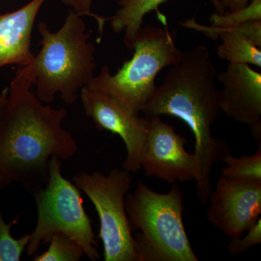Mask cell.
Segmentation results:
<instances>
[{
  "label": "cell",
  "instance_id": "cell-8",
  "mask_svg": "<svg viewBox=\"0 0 261 261\" xmlns=\"http://www.w3.org/2000/svg\"><path fill=\"white\" fill-rule=\"evenodd\" d=\"M149 120L148 134L140 161L146 176L172 185L177 181L195 180L197 159L194 152H188L185 149L186 139L160 117Z\"/></svg>",
  "mask_w": 261,
  "mask_h": 261
},
{
  "label": "cell",
  "instance_id": "cell-9",
  "mask_svg": "<svg viewBox=\"0 0 261 261\" xmlns=\"http://www.w3.org/2000/svg\"><path fill=\"white\" fill-rule=\"evenodd\" d=\"M207 203L209 222L228 238H240L260 218L261 181H236L221 176Z\"/></svg>",
  "mask_w": 261,
  "mask_h": 261
},
{
  "label": "cell",
  "instance_id": "cell-14",
  "mask_svg": "<svg viewBox=\"0 0 261 261\" xmlns=\"http://www.w3.org/2000/svg\"><path fill=\"white\" fill-rule=\"evenodd\" d=\"M252 155L240 156L234 158L231 153L226 154L222 161L226 165L223 168L221 174L223 177L236 181H261V145Z\"/></svg>",
  "mask_w": 261,
  "mask_h": 261
},
{
  "label": "cell",
  "instance_id": "cell-3",
  "mask_svg": "<svg viewBox=\"0 0 261 261\" xmlns=\"http://www.w3.org/2000/svg\"><path fill=\"white\" fill-rule=\"evenodd\" d=\"M125 208L139 261H198L183 222L184 192L173 184L159 193L139 182L127 193Z\"/></svg>",
  "mask_w": 261,
  "mask_h": 261
},
{
  "label": "cell",
  "instance_id": "cell-21",
  "mask_svg": "<svg viewBox=\"0 0 261 261\" xmlns=\"http://www.w3.org/2000/svg\"><path fill=\"white\" fill-rule=\"evenodd\" d=\"M8 92V87H6L0 93V111H1L2 106H3V102H4L5 98L7 97V94Z\"/></svg>",
  "mask_w": 261,
  "mask_h": 261
},
{
  "label": "cell",
  "instance_id": "cell-18",
  "mask_svg": "<svg viewBox=\"0 0 261 261\" xmlns=\"http://www.w3.org/2000/svg\"><path fill=\"white\" fill-rule=\"evenodd\" d=\"M246 235L238 238H231L228 242L227 249L230 253L238 255L246 252L252 247L261 243V219L259 218L257 222L252 226Z\"/></svg>",
  "mask_w": 261,
  "mask_h": 261
},
{
  "label": "cell",
  "instance_id": "cell-17",
  "mask_svg": "<svg viewBox=\"0 0 261 261\" xmlns=\"http://www.w3.org/2000/svg\"><path fill=\"white\" fill-rule=\"evenodd\" d=\"M261 20V0H251L245 8L228 13H213L210 17L211 27L229 28L249 22Z\"/></svg>",
  "mask_w": 261,
  "mask_h": 261
},
{
  "label": "cell",
  "instance_id": "cell-15",
  "mask_svg": "<svg viewBox=\"0 0 261 261\" xmlns=\"http://www.w3.org/2000/svg\"><path fill=\"white\" fill-rule=\"evenodd\" d=\"M47 251L34 257V261H80L83 249L74 240L63 233H55Z\"/></svg>",
  "mask_w": 261,
  "mask_h": 261
},
{
  "label": "cell",
  "instance_id": "cell-16",
  "mask_svg": "<svg viewBox=\"0 0 261 261\" xmlns=\"http://www.w3.org/2000/svg\"><path fill=\"white\" fill-rule=\"evenodd\" d=\"M20 216L5 223L0 209V261H20L22 254L30 240V233L15 239L10 233L12 226L18 224Z\"/></svg>",
  "mask_w": 261,
  "mask_h": 261
},
{
  "label": "cell",
  "instance_id": "cell-20",
  "mask_svg": "<svg viewBox=\"0 0 261 261\" xmlns=\"http://www.w3.org/2000/svg\"><path fill=\"white\" fill-rule=\"evenodd\" d=\"M221 3L224 10L227 8L229 12H233L245 8L250 0H221Z\"/></svg>",
  "mask_w": 261,
  "mask_h": 261
},
{
  "label": "cell",
  "instance_id": "cell-2",
  "mask_svg": "<svg viewBox=\"0 0 261 261\" xmlns=\"http://www.w3.org/2000/svg\"><path fill=\"white\" fill-rule=\"evenodd\" d=\"M41 49L32 63L20 70L35 87L41 102L51 103L56 94L68 106L76 102L81 90L94 77L95 47L83 17L68 10L61 28L51 32L45 22L38 24Z\"/></svg>",
  "mask_w": 261,
  "mask_h": 261
},
{
  "label": "cell",
  "instance_id": "cell-4",
  "mask_svg": "<svg viewBox=\"0 0 261 261\" xmlns=\"http://www.w3.org/2000/svg\"><path fill=\"white\" fill-rule=\"evenodd\" d=\"M176 36L167 25L141 29L134 42L132 59L113 75L104 65L87 87L114 98L130 112L140 114L153 94L160 72L177 63L183 56L175 43Z\"/></svg>",
  "mask_w": 261,
  "mask_h": 261
},
{
  "label": "cell",
  "instance_id": "cell-19",
  "mask_svg": "<svg viewBox=\"0 0 261 261\" xmlns=\"http://www.w3.org/2000/svg\"><path fill=\"white\" fill-rule=\"evenodd\" d=\"M61 2L80 16L90 17L97 21L98 30L99 32L98 41L100 42L103 32H104L105 25H106V21L109 20V18H104V17L95 14L92 12L91 8H92L93 0H61Z\"/></svg>",
  "mask_w": 261,
  "mask_h": 261
},
{
  "label": "cell",
  "instance_id": "cell-10",
  "mask_svg": "<svg viewBox=\"0 0 261 261\" xmlns=\"http://www.w3.org/2000/svg\"><path fill=\"white\" fill-rule=\"evenodd\" d=\"M217 81L223 86L221 111L248 126L252 137L261 142V73L250 65L228 63Z\"/></svg>",
  "mask_w": 261,
  "mask_h": 261
},
{
  "label": "cell",
  "instance_id": "cell-5",
  "mask_svg": "<svg viewBox=\"0 0 261 261\" xmlns=\"http://www.w3.org/2000/svg\"><path fill=\"white\" fill-rule=\"evenodd\" d=\"M62 163L53 158L44 188L32 192L37 208V220L27 247L29 256L40 245L49 243L55 233H63L74 240L91 260L100 258L92 220L84 207L80 189L62 174Z\"/></svg>",
  "mask_w": 261,
  "mask_h": 261
},
{
  "label": "cell",
  "instance_id": "cell-7",
  "mask_svg": "<svg viewBox=\"0 0 261 261\" xmlns=\"http://www.w3.org/2000/svg\"><path fill=\"white\" fill-rule=\"evenodd\" d=\"M84 113L90 117L97 129L119 136L126 148L123 169L137 173L141 169V158L145 148L149 120L130 112L114 98L89 87L80 92Z\"/></svg>",
  "mask_w": 261,
  "mask_h": 261
},
{
  "label": "cell",
  "instance_id": "cell-13",
  "mask_svg": "<svg viewBox=\"0 0 261 261\" xmlns=\"http://www.w3.org/2000/svg\"><path fill=\"white\" fill-rule=\"evenodd\" d=\"M167 0H118L120 8L116 14L109 18L113 32L124 34L123 42L128 49H132L134 42L142 28L144 18L154 11L162 25H168L166 15L160 11L159 7ZM216 13H224L221 0H210Z\"/></svg>",
  "mask_w": 261,
  "mask_h": 261
},
{
  "label": "cell",
  "instance_id": "cell-11",
  "mask_svg": "<svg viewBox=\"0 0 261 261\" xmlns=\"http://www.w3.org/2000/svg\"><path fill=\"white\" fill-rule=\"evenodd\" d=\"M185 28L203 33L212 39L220 38L216 54L231 64L261 67V20L249 22L229 28H216L201 25L192 18L181 23Z\"/></svg>",
  "mask_w": 261,
  "mask_h": 261
},
{
  "label": "cell",
  "instance_id": "cell-1",
  "mask_svg": "<svg viewBox=\"0 0 261 261\" xmlns=\"http://www.w3.org/2000/svg\"><path fill=\"white\" fill-rule=\"evenodd\" d=\"M19 69L0 111V191L13 183L32 192L45 185L53 158L67 160L78 151L63 122L65 108L43 105Z\"/></svg>",
  "mask_w": 261,
  "mask_h": 261
},
{
  "label": "cell",
  "instance_id": "cell-6",
  "mask_svg": "<svg viewBox=\"0 0 261 261\" xmlns=\"http://www.w3.org/2000/svg\"><path fill=\"white\" fill-rule=\"evenodd\" d=\"M73 182L97 211L104 260L139 261L125 208V198L132 185L130 173L123 168H114L108 175L81 171L73 176Z\"/></svg>",
  "mask_w": 261,
  "mask_h": 261
},
{
  "label": "cell",
  "instance_id": "cell-12",
  "mask_svg": "<svg viewBox=\"0 0 261 261\" xmlns=\"http://www.w3.org/2000/svg\"><path fill=\"white\" fill-rule=\"evenodd\" d=\"M46 0H32L20 9L0 15V68L9 65L19 66L32 63L34 23Z\"/></svg>",
  "mask_w": 261,
  "mask_h": 261
}]
</instances>
